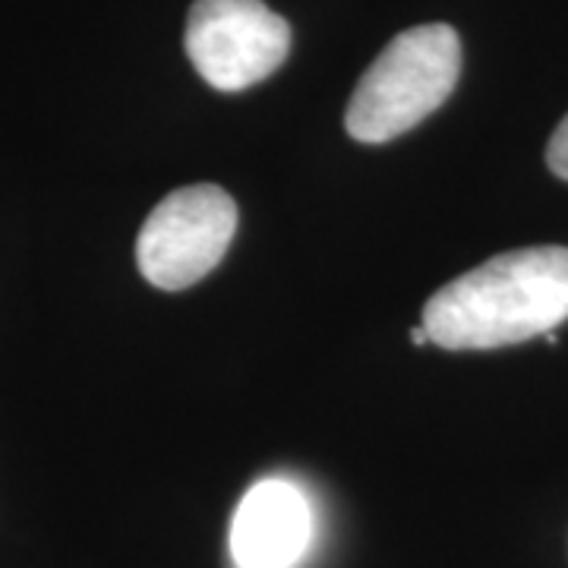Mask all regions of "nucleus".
Instances as JSON below:
<instances>
[{"mask_svg": "<svg viewBox=\"0 0 568 568\" xmlns=\"http://www.w3.org/2000/svg\"><path fill=\"white\" fill-rule=\"evenodd\" d=\"M568 320V246H525L439 287L424 306L429 345L493 351L549 335Z\"/></svg>", "mask_w": 568, "mask_h": 568, "instance_id": "obj_1", "label": "nucleus"}, {"mask_svg": "<svg viewBox=\"0 0 568 568\" xmlns=\"http://www.w3.org/2000/svg\"><path fill=\"white\" fill-rule=\"evenodd\" d=\"M462 73V39L446 22L407 29L366 67L347 104L345 126L357 142L395 140L443 108Z\"/></svg>", "mask_w": 568, "mask_h": 568, "instance_id": "obj_2", "label": "nucleus"}, {"mask_svg": "<svg viewBox=\"0 0 568 568\" xmlns=\"http://www.w3.org/2000/svg\"><path fill=\"white\" fill-rule=\"evenodd\" d=\"M237 231V203L215 183L168 193L152 209L136 241V263L145 282L183 291L203 282L222 263Z\"/></svg>", "mask_w": 568, "mask_h": 568, "instance_id": "obj_3", "label": "nucleus"}, {"mask_svg": "<svg viewBox=\"0 0 568 568\" xmlns=\"http://www.w3.org/2000/svg\"><path fill=\"white\" fill-rule=\"evenodd\" d=\"M183 44L212 89L244 92L287 61L291 26L263 0H196Z\"/></svg>", "mask_w": 568, "mask_h": 568, "instance_id": "obj_4", "label": "nucleus"}, {"mask_svg": "<svg viewBox=\"0 0 568 568\" xmlns=\"http://www.w3.org/2000/svg\"><path fill=\"white\" fill-rule=\"evenodd\" d=\"M313 540V508L297 484L268 477L246 489L231 521L237 568H294Z\"/></svg>", "mask_w": 568, "mask_h": 568, "instance_id": "obj_5", "label": "nucleus"}, {"mask_svg": "<svg viewBox=\"0 0 568 568\" xmlns=\"http://www.w3.org/2000/svg\"><path fill=\"white\" fill-rule=\"evenodd\" d=\"M547 164H549V171H552L556 178L568 181V114L562 118V123L556 126L552 140H549Z\"/></svg>", "mask_w": 568, "mask_h": 568, "instance_id": "obj_6", "label": "nucleus"}, {"mask_svg": "<svg viewBox=\"0 0 568 568\" xmlns=\"http://www.w3.org/2000/svg\"><path fill=\"white\" fill-rule=\"evenodd\" d=\"M410 342H414V345H429V335H426L424 325H417V328H410Z\"/></svg>", "mask_w": 568, "mask_h": 568, "instance_id": "obj_7", "label": "nucleus"}]
</instances>
